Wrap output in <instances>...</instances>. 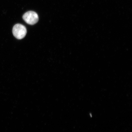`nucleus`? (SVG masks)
Segmentation results:
<instances>
[{
    "instance_id": "f03ea898",
    "label": "nucleus",
    "mask_w": 132,
    "mask_h": 132,
    "mask_svg": "<svg viewBox=\"0 0 132 132\" xmlns=\"http://www.w3.org/2000/svg\"><path fill=\"white\" fill-rule=\"evenodd\" d=\"M23 19L27 23L34 25L37 23L39 20V16L37 13L30 11L26 12L23 16Z\"/></svg>"
},
{
    "instance_id": "f257e3e1",
    "label": "nucleus",
    "mask_w": 132,
    "mask_h": 132,
    "mask_svg": "<svg viewBox=\"0 0 132 132\" xmlns=\"http://www.w3.org/2000/svg\"><path fill=\"white\" fill-rule=\"evenodd\" d=\"M13 35L18 39H21L25 37L27 34V29L22 24H18L14 26L12 30Z\"/></svg>"
}]
</instances>
